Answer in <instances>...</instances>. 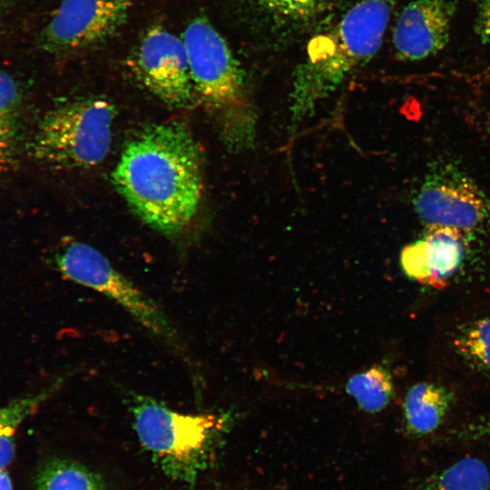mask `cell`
<instances>
[{"mask_svg": "<svg viewBox=\"0 0 490 490\" xmlns=\"http://www.w3.org/2000/svg\"><path fill=\"white\" fill-rule=\"evenodd\" d=\"M112 176L134 213L164 234L185 229L199 208L201 151L179 120L154 123L139 132L125 146Z\"/></svg>", "mask_w": 490, "mask_h": 490, "instance_id": "cell-1", "label": "cell"}, {"mask_svg": "<svg viewBox=\"0 0 490 490\" xmlns=\"http://www.w3.org/2000/svg\"><path fill=\"white\" fill-rule=\"evenodd\" d=\"M391 9V0L360 1L332 29L310 42L295 73L291 94L295 116L311 110L377 52Z\"/></svg>", "mask_w": 490, "mask_h": 490, "instance_id": "cell-2", "label": "cell"}, {"mask_svg": "<svg viewBox=\"0 0 490 490\" xmlns=\"http://www.w3.org/2000/svg\"><path fill=\"white\" fill-rule=\"evenodd\" d=\"M182 40L197 100L211 115L229 148H250L256 135V113L244 74L225 39L204 17L186 26Z\"/></svg>", "mask_w": 490, "mask_h": 490, "instance_id": "cell-3", "label": "cell"}, {"mask_svg": "<svg viewBox=\"0 0 490 490\" xmlns=\"http://www.w3.org/2000/svg\"><path fill=\"white\" fill-rule=\"evenodd\" d=\"M115 113L112 103L98 97L60 104L42 117L26 150L36 162L54 170L96 166L110 151Z\"/></svg>", "mask_w": 490, "mask_h": 490, "instance_id": "cell-4", "label": "cell"}, {"mask_svg": "<svg viewBox=\"0 0 490 490\" xmlns=\"http://www.w3.org/2000/svg\"><path fill=\"white\" fill-rule=\"evenodd\" d=\"M142 445L172 474L192 477L206 459L225 420L214 414H184L156 399L127 394Z\"/></svg>", "mask_w": 490, "mask_h": 490, "instance_id": "cell-5", "label": "cell"}, {"mask_svg": "<svg viewBox=\"0 0 490 490\" xmlns=\"http://www.w3.org/2000/svg\"><path fill=\"white\" fill-rule=\"evenodd\" d=\"M55 264L68 279L110 299L158 340L178 353L183 351L180 336L164 311L98 250L71 242L57 251Z\"/></svg>", "mask_w": 490, "mask_h": 490, "instance_id": "cell-6", "label": "cell"}, {"mask_svg": "<svg viewBox=\"0 0 490 490\" xmlns=\"http://www.w3.org/2000/svg\"><path fill=\"white\" fill-rule=\"evenodd\" d=\"M130 66L140 83L164 103L191 108L197 102L182 38L153 24L139 39Z\"/></svg>", "mask_w": 490, "mask_h": 490, "instance_id": "cell-7", "label": "cell"}, {"mask_svg": "<svg viewBox=\"0 0 490 490\" xmlns=\"http://www.w3.org/2000/svg\"><path fill=\"white\" fill-rule=\"evenodd\" d=\"M134 0H64L40 31L50 54L87 49L112 37L126 22Z\"/></svg>", "mask_w": 490, "mask_h": 490, "instance_id": "cell-8", "label": "cell"}, {"mask_svg": "<svg viewBox=\"0 0 490 490\" xmlns=\"http://www.w3.org/2000/svg\"><path fill=\"white\" fill-rule=\"evenodd\" d=\"M419 219L429 227L470 230L486 216L482 192L452 165L432 167L414 201Z\"/></svg>", "mask_w": 490, "mask_h": 490, "instance_id": "cell-9", "label": "cell"}, {"mask_svg": "<svg viewBox=\"0 0 490 490\" xmlns=\"http://www.w3.org/2000/svg\"><path fill=\"white\" fill-rule=\"evenodd\" d=\"M456 10L453 0H410L400 12L393 31L397 56L417 61L441 51L448 43Z\"/></svg>", "mask_w": 490, "mask_h": 490, "instance_id": "cell-10", "label": "cell"}, {"mask_svg": "<svg viewBox=\"0 0 490 490\" xmlns=\"http://www.w3.org/2000/svg\"><path fill=\"white\" fill-rule=\"evenodd\" d=\"M24 94L17 79L0 68V176L16 166L24 146Z\"/></svg>", "mask_w": 490, "mask_h": 490, "instance_id": "cell-11", "label": "cell"}, {"mask_svg": "<svg viewBox=\"0 0 490 490\" xmlns=\"http://www.w3.org/2000/svg\"><path fill=\"white\" fill-rule=\"evenodd\" d=\"M461 230L453 227H429L423 240L426 284L436 289L445 288L448 279L460 268L465 255Z\"/></svg>", "mask_w": 490, "mask_h": 490, "instance_id": "cell-12", "label": "cell"}, {"mask_svg": "<svg viewBox=\"0 0 490 490\" xmlns=\"http://www.w3.org/2000/svg\"><path fill=\"white\" fill-rule=\"evenodd\" d=\"M451 402L452 395L443 386L433 382L414 385L404 401L407 430L418 436L435 432L444 422Z\"/></svg>", "mask_w": 490, "mask_h": 490, "instance_id": "cell-13", "label": "cell"}, {"mask_svg": "<svg viewBox=\"0 0 490 490\" xmlns=\"http://www.w3.org/2000/svg\"><path fill=\"white\" fill-rule=\"evenodd\" d=\"M63 378H57L41 389L18 397L0 407V468L13 460L15 436L19 426L61 387Z\"/></svg>", "mask_w": 490, "mask_h": 490, "instance_id": "cell-14", "label": "cell"}, {"mask_svg": "<svg viewBox=\"0 0 490 490\" xmlns=\"http://www.w3.org/2000/svg\"><path fill=\"white\" fill-rule=\"evenodd\" d=\"M414 490H490V471L481 459L465 456L433 473Z\"/></svg>", "mask_w": 490, "mask_h": 490, "instance_id": "cell-15", "label": "cell"}, {"mask_svg": "<svg viewBox=\"0 0 490 490\" xmlns=\"http://www.w3.org/2000/svg\"><path fill=\"white\" fill-rule=\"evenodd\" d=\"M347 393L367 413L381 411L388 404L393 383L389 373L379 366L352 376L346 385Z\"/></svg>", "mask_w": 490, "mask_h": 490, "instance_id": "cell-16", "label": "cell"}, {"mask_svg": "<svg viewBox=\"0 0 490 490\" xmlns=\"http://www.w3.org/2000/svg\"><path fill=\"white\" fill-rule=\"evenodd\" d=\"M36 490H104L101 480L85 466L66 459L48 463L40 472Z\"/></svg>", "mask_w": 490, "mask_h": 490, "instance_id": "cell-17", "label": "cell"}, {"mask_svg": "<svg viewBox=\"0 0 490 490\" xmlns=\"http://www.w3.org/2000/svg\"><path fill=\"white\" fill-rule=\"evenodd\" d=\"M454 347L469 365L490 374V318L464 326L455 338Z\"/></svg>", "mask_w": 490, "mask_h": 490, "instance_id": "cell-18", "label": "cell"}, {"mask_svg": "<svg viewBox=\"0 0 490 490\" xmlns=\"http://www.w3.org/2000/svg\"><path fill=\"white\" fill-rule=\"evenodd\" d=\"M331 0H250L269 15L289 22L308 20L325 10Z\"/></svg>", "mask_w": 490, "mask_h": 490, "instance_id": "cell-19", "label": "cell"}, {"mask_svg": "<svg viewBox=\"0 0 490 490\" xmlns=\"http://www.w3.org/2000/svg\"><path fill=\"white\" fill-rule=\"evenodd\" d=\"M400 263L407 276L419 283L426 284L427 273L424 259L423 240H418L402 250Z\"/></svg>", "mask_w": 490, "mask_h": 490, "instance_id": "cell-20", "label": "cell"}, {"mask_svg": "<svg viewBox=\"0 0 490 490\" xmlns=\"http://www.w3.org/2000/svg\"><path fill=\"white\" fill-rule=\"evenodd\" d=\"M475 32L483 44H490V0H476Z\"/></svg>", "mask_w": 490, "mask_h": 490, "instance_id": "cell-21", "label": "cell"}, {"mask_svg": "<svg viewBox=\"0 0 490 490\" xmlns=\"http://www.w3.org/2000/svg\"><path fill=\"white\" fill-rule=\"evenodd\" d=\"M461 436L468 440L490 438V414L468 424Z\"/></svg>", "mask_w": 490, "mask_h": 490, "instance_id": "cell-22", "label": "cell"}, {"mask_svg": "<svg viewBox=\"0 0 490 490\" xmlns=\"http://www.w3.org/2000/svg\"><path fill=\"white\" fill-rule=\"evenodd\" d=\"M0 490H13L11 478L5 468H0Z\"/></svg>", "mask_w": 490, "mask_h": 490, "instance_id": "cell-23", "label": "cell"}]
</instances>
